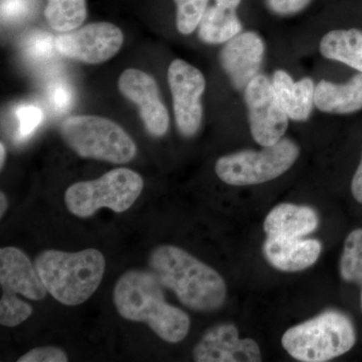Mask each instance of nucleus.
Returning a JSON list of instances; mask_svg holds the SVG:
<instances>
[{
    "label": "nucleus",
    "instance_id": "25",
    "mask_svg": "<svg viewBox=\"0 0 362 362\" xmlns=\"http://www.w3.org/2000/svg\"><path fill=\"white\" fill-rule=\"evenodd\" d=\"M56 40H54L49 33L35 32L28 37L25 42V52L30 59L44 61L54 54Z\"/></svg>",
    "mask_w": 362,
    "mask_h": 362
},
{
    "label": "nucleus",
    "instance_id": "19",
    "mask_svg": "<svg viewBox=\"0 0 362 362\" xmlns=\"http://www.w3.org/2000/svg\"><path fill=\"white\" fill-rule=\"evenodd\" d=\"M325 58L341 62L362 73V32L356 28L326 33L320 42Z\"/></svg>",
    "mask_w": 362,
    "mask_h": 362
},
{
    "label": "nucleus",
    "instance_id": "21",
    "mask_svg": "<svg viewBox=\"0 0 362 362\" xmlns=\"http://www.w3.org/2000/svg\"><path fill=\"white\" fill-rule=\"evenodd\" d=\"M45 18L57 32L76 30L87 18L86 0H47Z\"/></svg>",
    "mask_w": 362,
    "mask_h": 362
},
{
    "label": "nucleus",
    "instance_id": "11",
    "mask_svg": "<svg viewBox=\"0 0 362 362\" xmlns=\"http://www.w3.org/2000/svg\"><path fill=\"white\" fill-rule=\"evenodd\" d=\"M118 88L124 97L137 105L150 134L156 137L166 134L169 115L159 96L156 78L137 69H128L119 78Z\"/></svg>",
    "mask_w": 362,
    "mask_h": 362
},
{
    "label": "nucleus",
    "instance_id": "28",
    "mask_svg": "<svg viewBox=\"0 0 362 362\" xmlns=\"http://www.w3.org/2000/svg\"><path fill=\"white\" fill-rule=\"evenodd\" d=\"M33 0H1L2 21L25 18L32 11Z\"/></svg>",
    "mask_w": 362,
    "mask_h": 362
},
{
    "label": "nucleus",
    "instance_id": "26",
    "mask_svg": "<svg viewBox=\"0 0 362 362\" xmlns=\"http://www.w3.org/2000/svg\"><path fill=\"white\" fill-rule=\"evenodd\" d=\"M18 362H66L68 356L64 350L54 346L33 349L18 358Z\"/></svg>",
    "mask_w": 362,
    "mask_h": 362
},
{
    "label": "nucleus",
    "instance_id": "20",
    "mask_svg": "<svg viewBox=\"0 0 362 362\" xmlns=\"http://www.w3.org/2000/svg\"><path fill=\"white\" fill-rule=\"evenodd\" d=\"M199 26V39L209 45L225 44L243 30L235 9L218 4L206 9Z\"/></svg>",
    "mask_w": 362,
    "mask_h": 362
},
{
    "label": "nucleus",
    "instance_id": "33",
    "mask_svg": "<svg viewBox=\"0 0 362 362\" xmlns=\"http://www.w3.org/2000/svg\"><path fill=\"white\" fill-rule=\"evenodd\" d=\"M0 152H1V156H0V166H1L2 168H4V160H6V146H4L2 142L1 144H0Z\"/></svg>",
    "mask_w": 362,
    "mask_h": 362
},
{
    "label": "nucleus",
    "instance_id": "17",
    "mask_svg": "<svg viewBox=\"0 0 362 362\" xmlns=\"http://www.w3.org/2000/svg\"><path fill=\"white\" fill-rule=\"evenodd\" d=\"M274 89L288 117L295 121H306L310 117L314 104L313 81L309 78L294 82L284 71L274 74Z\"/></svg>",
    "mask_w": 362,
    "mask_h": 362
},
{
    "label": "nucleus",
    "instance_id": "8",
    "mask_svg": "<svg viewBox=\"0 0 362 362\" xmlns=\"http://www.w3.org/2000/svg\"><path fill=\"white\" fill-rule=\"evenodd\" d=\"M250 126L255 141L272 146L282 139L288 128V117L268 78L256 76L245 89Z\"/></svg>",
    "mask_w": 362,
    "mask_h": 362
},
{
    "label": "nucleus",
    "instance_id": "1",
    "mask_svg": "<svg viewBox=\"0 0 362 362\" xmlns=\"http://www.w3.org/2000/svg\"><path fill=\"white\" fill-rule=\"evenodd\" d=\"M114 304L124 319L146 323L164 341H182L189 331V316L165 301L163 286L151 271L124 273L114 288Z\"/></svg>",
    "mask_w": 362,
    "mask_h": 362
},
{
    "label": "nucleus",
    "instance_id": "32",
    "mask_svg": "<svg viewBox=\"0 0 362 362\" xmlns=\"http://www.w3.org/2000/svg\"><path fill=\"white\" fill-rule=\"evenodd\" d=\"M0 201H1V209H0V216H4V213L6 211L7 209V199L6 195H4V192L0 194Z\"/></svg>",
    "mask_w": 362,
    "mask_h": 362
},
{
    "label": "nucleus",
    "instance_id": "14",
    "mask_svg": "<svg viewBox=\"0 0 362 362\" xmlns=\"http://www.w3.org/2000/svg\"><path fill=\"white\" fill-rule=\"evenodd\" d=\"M265 45L258 33H239L226 42L221 52V64L235 89H246L259 75Z\"/></svg>",
    "mask_w": 362,
    "mask_h": 362
},
{
    "label": "nucleus",
    "instance_id": "6",
    "mask_svg": "<svg viewBox=\"0 0 362 362\" xmlns=\"http://www.w3.org/2000/svg\"><path fill=\"white\" fill-rule=\"evenodd\" d=\"M143 185L141 176L135 171L113 169L98 180L71 185L65 194L66 206L78 218H89L103 207L124 213L137 201Z\"/></svg>",
    "mask_w": 362,
    "mask_h": 362
},
{
    "label": "nucleus",
    "instance_id": "27",
    "mask_svg": "<svg viewBox=\"0 0 362 362\" xmlns=\"http://www.w3.org/2000/svg\"><path fill=\"white\" fill-rule=\"evenodd\" d=\"M49 100L57 112H66L73 101V92L66 83L57 82L49 86Z\"/></svg>",
    "mask_w": 362,
    "mask_h": 362
},
{
    "label": "nucleus",
    "instance_id": "31",
    "mask_svg": "<svg viewBox=\"0 0 362 362\" xmlns=\"http://www.w3.org/2000/svg\"><path fill=\"white\" fill-rule=\"evenodd\" d=\"M242 0H216V4L226 8L235 9Z\"/></svg>",
    "mask_w": 362,
    "mask_h": 362
},
{
    "label": "nucleus",
    "instance_id": "30",
    "mask_svg": "<svg viewBox=\"0 0 362 362\" xmlns=\"http://www.w3.org/2000/svg\"><path fill=\"white\" fill-rule=\"evenodd\" d=\"M351 192L354 199L362 204V156L361 163L356 169V175L352 178Z\"/></svg>",
    "mask_w": 362,
    "mask_h": 362
},
{
    "label": "nucleus",
    "instance_id": "13",
    "mask_svg": "<svg viewBox=\"0 0 362 362\" xmlns=\"http://www.w3.org/2000/svg\"><path fill=\"white\" fill-rule=\"evenodd\" d=\"M0 285L1 299H20L18 295L28 299H44L47 289L28 256L16 247H6L0 250Z\"/></svg>",
    "mask_w": 362,
    "mask_h": 362
},
{
    "label": "nucleus",
    "instance_id": "3",
    "mask_svg": "<svg viewBox=\"0 0 362 362\" xmlns=\"http://www.w3.org/2000/svg\"><path fill=\"white\" fill-rule=\"evenodd\" d=\"M35 268L47 293L68 306L84 303L97 291L103 279L106 261L95 249L78 252L47 250L40 252Z\"/></svg>",
    "mask_w": 362,
    "mask_h": 362
},
{
    "label": "nucleus",
    "instance_id": "24",
    "mask_svg": "<svg viewBox=\"0 0 362 362\" xmlns=\"http://www.w3.org/2000/svg\"><path fill=\"white\" fill-rule=\"evenodd\" d=\"M16 115L18 120L16 139L20 142L30 138L44 121V113L33 105H21L16 109Z\"/></svg>",
    "mask_w": 362,
    "mask_h": 362
},
{
    "label": "nucleus",
    "instance_id": "9",
    "mask_svg": "<svg viewBox=\"0 0 362 362\" xmlns=\"http://www.w3.org/2000/svg\"><path fill=\"white\" fill-rule=\"evenodd\" d=\"M178 130L185 137L197 134L202 120V95L206 78L199 69L182 59H175L168 71Z\"/></svg>",
    "mask_w": 362,
    "mask_h": 362
},
{
    "label": "nucleus",
    "instance_id": "29",
    "mask_svg": "<svg viewBox=\"0 0 362 362\" xmlns=\"http://www.w3.org/2000/svg\"><path fill=\"white\" fill-rule=\"evenodd\" d=\"M312 0H266L269 8L281 16L300 13L310 4Z\"/></svg>",
    "mask_w": 362,
    "mask_h": 362
},
{
    "label": "nucleus",
    "instance_id": "23",
    "mask_svg": "<svg viewBox=\"0 0 362 362\" xmlns=\"http://www.w3.org/2000/svg\"><path fill=\"white\" fill-rule=\"evenodd\" d=\"M176 11V26L182 35H190L201 23L206 11L209 0H175Z\"/></svg>",
    "mask_w": 362,
    "mask_h": 362
},
{
    "label": "nucleus",
    "instance_id": "7",
    "mask_svg": "<svg viewBox=\"0 0 362 362\" xmlns=\"http://www.w3.org/2000/svg\"><path fill=\"white\" fill-rule=\"evenodd\" d=\"M300 149L290 139H281L261 151L235 152L221 157L216 163V173L226 185L235 187L259 185L275 180L291 168Z\"/></svg>",
    "mask_w": 362,
    "mask_h": 362
},
{
    "label": "nucleus",
    "instance_id": "4",
    "mask_svg": "<svg viewBox=\"0 0 362 362\" xmlns=\"http://www.w3.org/2000/svg\"><path fill=\"white\" fill-rule=\"evenodd\" d=\"M356 340V330L349 317L328 310L289 328L283 335L282 345L297 361L324 362L349 352Z\"/></svg>",
    "mask_w": 362,
    "mask_h": 362
},
{
    "label": "nucleus",
    "instance_id": "15",
    "mask_svg": "<svg viewBox=\"0 0 362 362\" xmlns=\"http://www.w3.org/2000/svg\"><path fill=\"white\" fill-rule=\"evenodd\" d=\"M321 243L302 238L268 237L263 252L274 268L283 272H299L316 263L320 256Z\"/></svg>",
    "mask_w": 362,
    "mask_h": 362
},
{
    "label": "nucleus",
    "instance_id": "5",
    "mask_svg": "<svg viewBox=\"0 0 362 362\" xmlns=\"http://www.w3.org/2000/svg\"><path fill=\"white\" fill-rule=\"evenodd\" d=\"M61 135L69 147L83 158L123 164L132 160L137 152L128 133L103 117H69L62 123Z\"/></svg>",
    "mask_w": 362,
    "mask_h": 362
},
{
    "label": "nucleus",
    "instance_id": "10",
    "mask_svg": "<svg viewBox=\"0 0 362 362\" xmlns=\"http://www.w3.org/2000/svg\"><path fill=\"white\" fill-rule=\"evenodd\" d=\"M122 30L110 23H90L56 39L57 51L62 56L87 64H101L120 51Z\"/></svg>",
    "mask_w": 362,
    "mask_h": 362
},
{
    "label": "nucleus",
    "instance_id": "18",
    "mask_svg": "<svg viewBox=\"0 0 362 362\" xmlns=\"http://www.w3.org/2000/svg\"><path fill=\"white\" fill-rule=\"evenodd\" d=\"M314 104L326 113L349 114L362 109V73L346 84L321 81L315 87Z\"/></svg>",
    "mask_w": 362,
    "mask_h": 362
},
{
    "label": "nucleus",
    "instance_id": "12",
    "mask_svg": "<svg viewBox=\"0 0 362 362\" xmlns=\"http://www.w3.org/2000/svg\"><path fill=\"white\" fill-rule=\"evenodd\" d=\"M197 362H259L262 354L252 339H240L233 324L221 323L209 328L194 349Z\"/></svg>",
    "mask_w": 362,
    "mask_h": 362
},
{
    "label": "nucleus",
    "instance_id": "34",
    "mask_svg": "<svg viewBox=\"0 0 362 362\" xmlns=\"http://www.w3.org/2000/svg\"><path fill=\"white\" fill-rule=\"evenodd\" d=\"M361 306L362 310V284L361 285Z\"/></svg>",
    "mask_w": 362,
    "mask_h": 362
},
{
    "label": "nucleus",
    "instance_id": "16",
    "mask_svg": "<svg viewBox=\"0 0 362 362\" xmlns=\"http://www.w3.org/2000/svg\"><path fill=\"white\" fill-rule=\"evenodd\" d=\"M317 213L309 206L281 204L267 216L264 230L268 237L302 238L316 230Z\"/></svg>",
    "mask_w": 362,
    "mask_h": 362
},
{
    "label": "nucleus",
    "instance_id": "2",
    "mask_svg": "<svg viewBox=\"0 0 362 362\" xmlns=\"http://www.w3.org/2000/svg\"><path fill=\"white\" fill-rule=\"evenodd\" d=\"M152 273L180 303L194 311L218 310L225 303V280L214 269L175 246L157 247L149 258Z\"/></svg>",
    "mask_w": 362,
    "mask_h": 362
},
{
    "label": "nucleus",
    "instance_id": "22",
    "mask_svg": "<svg viewBox=\"0 0 362 362\" xmlns=\"http://www.w3.org/2000/svg\"><path fill=\"white\" fill-rule=\"evenodd\" d=\"M340 274L346 282L362 284V228L350 233L345 240L340 259Z\"/></svg>",
    "mask_w": 362,
    "mask_h": 362
}]
</instances>
